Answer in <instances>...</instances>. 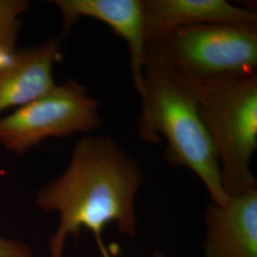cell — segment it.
Segmentation results:
<instances>
[{"instance_id":"8992f818","label":"cell","mask_w":257,"mask_h":257,"mask_svg":"<svg viewBox=\"0 0 257 257\" xmlns=\"http://www.w3.org/2000/svg\"><path fill=\"white\" fill-rule=\"evenodd\" d=\"M61 14L63 39L81 18L101 21L127 43L130 69L135 90L142 92L146 61L142 0H55Z\"/></svg>"},{"instance_id":"6da1fadb","label":"cell","mask_w":257,"mask_h":257,"mask_svg":"<svg viewBox=\"0 0 257 257\" xmlns=\"http://www.w3.org/2000/svg\"><path fill=\"white\" fill-rule=\"evenodd\" d=\"M143 179L138 161L115 139L80 138L64 173L42 186L36 197L41 211L58 214V226L48 243L51 257L63 256L67 240L79 238L83 230L94 235L102 257H111L102 237L110 224L120 234L135 238V201Z\"/></svg>"},{"instance_id":"8fae6325","label":"cell","mask_w":257,"mask_h":257,"mask_svg":"<svg viewBox=\"0 0 257 257\" xmlns=\"http://www.w3.org/2000/svg\"><path fill=\"white\" fill-rule=\"evenodd\" d=\"M0 257H34V254L24 242L0 237Z\"/></svg>"},{"instance_id":"7c38bea8","label":"cell","mask_w":257,"mask_h":257,"mask_svg":"<svg viewBox=\"0 0 257 257\" xmlns=\"http://www.w3.org/2000/svg\"><path fill=\"white\" fill-rule=\"evenodd\" d=\"M152 257H170L169 255H167L164 251L160 250V249H157L154 253H153V256Z\"/></svg>"},{"instance_id":"9c48e42d","label":"cell","mask_w":257,"mask_h":257,"mask_svg":"<svg viewBox=\"0 0 257 257\" xmlns=\"http://www.w3.org/2000/svg\"><path fill=\"white\" fill-rule=\"evenodd\" d=\"M146 45L177 28L256 23L257 13L225 0H142Z\"/></svg>"},{"instance_id":"4fadbf2b","label":"cell","mask_w":257,"mask_h":257,"mask_svg":"<svg viewBox=\"0 0 257 257\" xmlns=\"http://www.w3.org/2000/svg\"><path fill=\"white\" fill-rule=\"evenodd\" d=\"M61 257H64V255H63V256H61Z\"/></svg>"},{"instance_id":"30bf717a","label":"cell","mask_w":257,"mask_h":257,"mask_svg":"<svg viewBox=\"0 0 257 257\" xmlns=\"http://www.w3.org/2000/svg\"><path fill=\"white\" fill-rule=\"evenodd\" d=\"M29 7L27 0H0V67L18 51L20 17Z\"/></svg>"},{"instance_id":"52a82bcc","label":"cell","mask_w":257,"mask_h":257,"mask_svg":"<svg viewBox=\"0 0 257 257\" xmlns=\"http://www.w3.org/2000/svg\"><path fill=\"white\" fill-rule=\"evenodd\" d=\"M204 223V257H257V188L209 203Z\"/></svg>"},{"instance_id":"7a4b0ae2","label":"cell","mask_w":257,"mask_h":257,"mask_svg":"<svg viewBox=\"0 0 257 257\" xmlns=\"http://www.w3.org/2000/svg\"><path fill=\"white\" fill-rule=\"evenodd\" d=\"M139 138L147 143H167L168 164L191 170L205 185L212 202L226 194L216 152L200 115L192 81L182 74L146 66L143 73Z\"/></svg>"},{"instance_id":"277c9868","label":"cell","mask_w":257,"mask_h":257,"mask_svg":"<svg viewBox=\"0 0 257 257\" xmlns=\"http://www.w3.org/2000/svg\"><path fill=\"white\" fill-rule=\"evenodd\" d=\"M146 66L197 80L257 74V24H199L172 30L148 42Z\"/></svg>"},{"instance_id":"ba28073f","label":"cell","mask_w":257,"mask_h":257,"mask_svg":"<svg viewBox=\"0 0 257 257\" xmlns=\"http://www.w3.org/2000/svg\"><path fill=\"white\" fill-rule=\"evenodd\" d=\"M62 38L18 50L0 67V112L20 108L50 92L56 83L54 67L60 57Z\"/></svg>"},{"instance_id":"3957f363","label":"cell","mask_w":257,"mask_h":257,"mask_svg":"<svg viewBox=\"0 0 257 257\" xmlns=\"http://www.w3.org/2000/svg\"><path fill=\"white\" fill-rule=\"evenodd\" d=\"M188 78L218 157L225 193L231 196L255 189L250 166L257 149V74Z\"/></svg>"},{"instance_id":"5b68a950","label":"cell","mask_w":257,"mask_h":257,"mask_svg":"<svg viewBox=\"0 0 257 257\" xmlns=\"http://www.w3.org/2000/svg\"><path fill=\"white\" fill-rule=\"evenodd\" d=\"M100 103L86 87L68 79L0 119V144L24 155L48 138H66L100 128Z\"/></svg>"}]
</instances>
